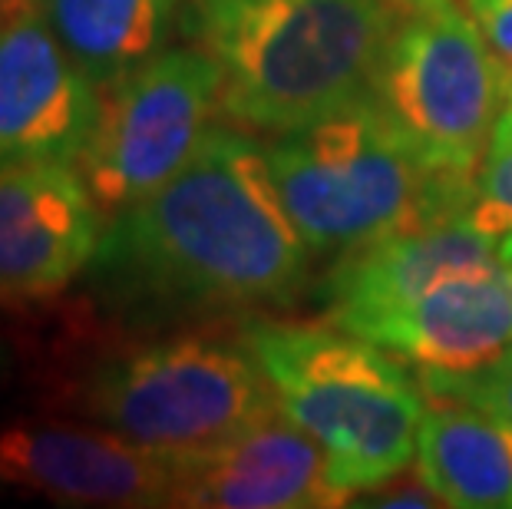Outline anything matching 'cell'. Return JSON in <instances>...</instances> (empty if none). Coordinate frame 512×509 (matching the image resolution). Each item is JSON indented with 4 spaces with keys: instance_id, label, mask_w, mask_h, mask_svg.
Returning a JSON list of instances; mask_svg holds the SVG:
<instances>
[{
    "instance_id": "7c38bea8",
    "label": "cell",
    "mask_w": 512,
    "mask_h": 509,
    "mask_svg": "<svg viewBox=\"0 0 512 509\" xmlns=\"http://www.w3.org/2000/svg\"><path fill=\"white\" fill-rule=\"evenodd\" d=\"M499 242L476 232L466 215L407 225L377 242L337 255L318 295L328 321L364 334L446 278L499 265Z\"/></svg>"
},
{
    "instance_id": "30bf717a",
    "label": "cell",
    "mask_w": 512,
    "mask_h": 509,
    "mask_svg": "<svg viewBox=\"0 0 512 509\" xmlns=\"http://www.w3.org/2000/svg\"><path fill=\"white\" fill-rule=\"evenodd\" d=\"M0 486L63 506H169L172 460L90 420H17L0 424Z\"/></svg>"
},
{
    "instance_id": "4fadbf2b",
    "label": "cell",
    "mask_w": 512,
    "mask_h": 509,
    "mask_svg": "<svg viewBox=\"0 0 512 509\" xmlns=\"http://www.w3.org/2000/svg\"><path fill=\"white\" fill-rule=\"evenodd\" d=\"M361 338L413 364L420 377L483 371L512 351V268L499 262L446 278Z\"/></svg>"
},
{
    "instance_id": "6da1fadb",
    "label": "cell",
    "mask_w": 512,
    "mask_h": 509,
    "mask_svg": "<svg viewBox=\"0 0 512 509\" xmlns=\"http://www.w3.org/2000/svg\"><path fill=\"white\" fill-rule=\"evenodd\" d=\"M311 255L265 143L212 126L176 176L113 215L86 281L119 324L159 331L291 308L308 288Z\"/></svg>"
},
{
    "instance_id": "d6986e66",
    "label": "cell",
    "mask_w": 512,
    "mask_h": 509,
    "mask_svg": "<svg viewBox=\"0 0 512 509\" xmlns=\"http://www.w3.org/2000/svg\"><path fill=\"white\" fill-rule=\"evenodd\" d=\"M463 4L489 50L503 60L506 70H512V0H463Z\"/></svg>"
},
{
    "instance_id": "7a4b0ae2",
    "label": "cell",
    "mask_w": 512,
    "mask_h": 509,
    "mask_svg": "<svg viewBox=\"0 0 512 509\" xmlns=\"http://www.w3.org/2000/svg\"><path fill=\"white\" fill-rule=\"evenodd\" d=\"M397 0H189L182 30L222 73V113L291 133L374 90Z\"/></svg>"
},
{
    "instance_id": "52a82bcc",
    "label": "cell",
    "mask_w": 512,
    "mask_h": 509,
    "mask_svg": "<svg viewBox=\"0 0 512 509\" xmlns=\"http://www.w3.org/2000/svg\"><path fill=\"white\" fill-rule=\"evenodd\" d=\"M222 113V73L199 47L162 50L100 93L76 169L106 219L169 182Z\"/></svg>"
},
{
    "instance_id": "ba28073f",
    "label": "cell",
    "mask_w": 512,
    "mask_h": 509,
    "mask_svg": "<svg viewBox=\"0 0 512 509\" xmlns=\"http://www.w3.org/2000/svg\"><path fill=\"white\" fill-rule=\"evenodd\" d=\"M100 119V90L76 70L37 0H0V169L73 162Z\"/></svg>"
},
{
    "instance_id": "9c48e42d",
    "label": "cell",
    "mask_w": 512,
    "mask_h": 509,
    "mask_svg": "<svg viewBox=\"0 0 512 509\" xmlns=\"http://www.w3.org/2000/svg\"><path fill=\"white\" fill-rule=\"evenodd\" d=\"M103 219L73 162L0 169V308L70 288L100 245Z\"/></svg>"
},
{
    "instance_id": "ac0fdd59",
    "label": "cell",
    "mask_w": 512,
    "mask_h": 509,
    "mask_svg": "<svg viewBox=\"0 0 512 509\" xmlns=\"http://www.w3.org/2000/svg\"><path fill=\"white\" fill-rule=\"evenodd\" d=\"M357 506H410V509H423V506H443L437 490L423 480L420 470L413 473H397L394 480L374 486V490L357 493Z\"/></svg>"
},
{
    "instance_id": "5b68a950",
    "label": "cell",
    "mask_w": 512,
    "mask_h": 509,
    "mask_svg": "<svg viewBox=\"0 0 512 509\" xmlns=\"http://www.w3.org/2000/svg\"><path fill=\"white\" fill-rule=\"evenodd\" d=\"M96 427L156 453L215 447L278 407L242 331L205 328L129 341L100 354L73 384Z\"/></svg>"
},
{
    "instance_id": "603a6c76",
    "label": "cell",
    "mask_w": 512,
    "mask_h": 509,
    "mask_svg": "<svg viewBox=\"0 0 512 509\" xmlns=\"http://www.w3.org/2000/svg\"><path fill=\"white\" fill-rule=\"evenodd\" d=\"M397 4H403V7H410V4H423V0H397Z\"/></svg>"
},
{
    "instance_id": "5bb4252c",
    "label": "cell",
    "mask_w": 512,
    "mask_h": 509,
    "mask_svg": "<svg viewBox=\"0 0 512 509\" xmlns=\"http://www.w3.org/2000/svg\"><path fill=\"white\" fill-rule=\"evenodd\" d=\"M417 437V470L443 506L512 509V427L463 400L430 394Z\"/></svg>"
},
{
    "instance_id": "3957f363",
    "label": "cell",
    "mask_w": 512,
    "mask_h": 509,
    "mask_svg": "<svg viewBox=\"0 0 512 509\" xmlns=\"http://www.w3.org/2000/svg\"><path fill=\"white\" fill-rule=\"evenodd\" d=\"M238 331L278 407L318 443L347 496L410 467L427 400L400 357L337 324L252 314Z\"/></svg>"
},
{
    "instance_id": "277c9868",
    "label": "cell",
    "mask_w": 512,
    "mask_h": 509,
    "mask_svg": "<svg viewBox=\"0 0 512 509\" xmlns=\"http://www.w3.org/2000/svg\"><path fill=\"white\" fill-rule=\"evenodd\" d=\"M265 156L314 255H344L407 225L466 215L473 176L417 162L370 100L278 133Z\"/></svg>"
},
{
    "instance_id": "8fae6325",
    "label": "cell",
    "mask_w": 512,
    "mask_h": 509,
    "mask_svg": "<svg viewBox=\"0 0 512 509\" xmlns=\"http://www.w3.org/2000/svg\"><path fill=\"white\" fill-rule=\"evenodd\" d=\"M172 503L192 509H324L351 503L328 457L281 407L215 447L169 453Z\"/></svg>"
},
{
    "instance_id": "2e32d148",
    "label": "cell",
    "mask_w": 512,
    "mask_h": 509,
    "mask_svg": "<svg viewBox=\"0 0 512 509\" xmlns=\"http://www.w3.org/2000/svg\"><path fill=\"white\" fill-rule=\"evenodd\" d=\"M466 222L489 238H503L512 232V113L503 110L489 136L486 156L470 179L466 199Z\"/></svg>"
},
{
    "instance_id": "44dd1931",
    "label": "cell",
    "mask_w": 512,
    "mask_h": 509,
    "mask_svg": "<svg viewBox=\"0 0 512 509\" xmlns=\"http://www.w3.org/2000/svg\"><path fill=\"white\" fill-rule=\"evenodd\" d=\"M503 110L512 113V70H506V106H503Z\"/></svg>"
},
{
    "instance_id": "8992f818",
    "label": "cell",
    "mask_w": 512,
    "mask_h": 509,
    "mask_svg": "<svg viewBox=\"0 0 512 509\" xmlns=\"http://www.w3.org/2000/svg\"><path fill=\"white\" fill-rule=\"evenodd\" d=\"M367 100L417 162L473 176L506 106V67L456 0H423L400 10Z\"/></svg>"
},
{
    "instance_id": "7402d4cb",
    "label": "cell",
    "mask_w": 512,
    "mask_h": 509,
    "mask_svg": "<svg viewBox=\"0 0 512 509\" xmlns=\"http://www.w3.org/2000/svg\"><path fill=\"white\" fill-rule=\"evenodd\" d=\"M7 367V344H4V334H0V374H4Z\"/></svg>"
},
{
    "instance_id": "ffe728a7",
    "label": "cell",
    "mask_w": 512,
    "mask_h": 509,
    "mask_svg": "<svg viewBox=\"0 0 512 509\" xmlns=\"http://www.w3.org/2000/svg\"><path fill=\"white\" fill-rule=\"evenodd\" d=\"M499 258H503V262L512 268V232L499 238Z\"/></svg>"
},
{
    "instance_id": "e0dca14e",
    "label": "cell",
    "mask_w": 512,
    "mask_h": 509,
    "mask_svg": "<svg viewBox=\"0 0 512 509\" xmlns=\"http://www.w3.org/2000/svg\"><path fill=\"white\" fill-rule=\"evenodd\" d=\"M420 387L427 394L463 400L483 414L496 417L499 424L512 427V351L503 354L483 371L456 374V377H420Z\"/></svg>"
},
{
    "instance_id": "9a60e30c",
    "label": "cell",
    "mask_w": 512,
    "mask_h": 509,
    "mask_svg": "<svg viewBox=\"0 0 512 509\" xmlns=\"http://www.w3.org/2000/svg\"><path fill=\"white\" fill-rule=\"evenodd\" d=\"M53 37L96 90H110L169 47L185 0H37Z\"/></svg>"
}]
</instances>
